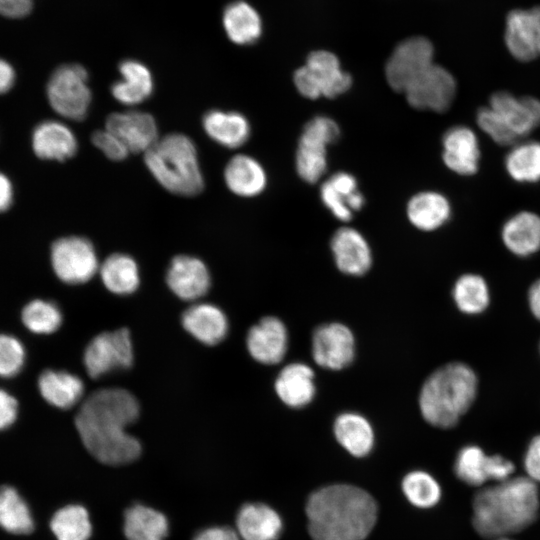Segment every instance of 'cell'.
<instances>
[{
    "instance_id": "cell-1",
    "label": "cell",
    "mask_w": 540,
    "mask_h": 540,
    "mask_svg": "<svg viewBox=\"0 0 540 540\" xmlns=\"http://www.w3.org/2000/svg\"><path fill=\"white\" fill-rule=\"evenodd\" d=\"M139 412V403L129 391L104 388L84 400L75 424L84 446L94 458L107 465H123L136 460L141 453L140 442L126 432Z\"/></svg>"
},
{
    "instance_id": "cell-2",
    "label": "cell",
    "mask_w": 540,
    "mask_h": 540,
    "mask_svg": "<svg viewBox=\"0 0 540 540\" xmlns=\"http://www.w3.org/2000/svg\"><path fill=\"white\" fill-rule=\"evenodd\" d=\"M306 515L314 540H364L376 523L377 505L361 488L336 484L309 496Z\"/></svg>"
},
{
    "instance_id": "cell-3",
    "label": "cell",
    "mask_w": 540,
    "mask_h": 540,
    "mask_svg": "<svg viewBox=\"0 0 540 540\" xmlns=\"http://www.w3.org/2000/svg\"><path fill=\"white\" fill-rule=\"evenodd\" d=\"M537 484L527 476L510 477L481 489L473 501V526L483 537H506L535 520Z\"/></svg>"
},
{
    "instance_id": "cell-4",
    "label": "cell",
    "mask_w": 540,
    "mask_h": 540,
    "mask_svg": "<svg viewBox=\"0 0 540 540\" xmlns=\"http://www.w3.org/2000/svg\"><path fill=\"white\" fill-rule=\"evenodd\" d=\"M477 385V376L468 365L452 362L441 366L421 387L419 408L422 417L434 427H454L473 404Z\"/></svg>"
},
{
    "instance_id": "cell-5",
    "label": "cell",
    "mask_w": 540,
    "mask_h": 540,
    "mask_svg": "<svg viewBox=\"0 0 540 540\" xmlns=\"http://www.w3.org/2000/svg\"><path fill=\"white\" fill-rule=\"evenodd\" d=\"M144 162L160 185L173 194L195 196L204 188L196 146L184 134L159 138L144 153Z\"/></svg>"
},
{
    "instance_id": "cell-6",
    "label": "cell",
    "mask_w": 540,
    "mask_h": 540,
    "mask_svg": "<svg viewBox=\"0 0 540 540\" xmlns=\"http://www.w3.org/2000/svg\"><path fill=\"white\" fill-rule=\"evenodd\" d=\"M293 81L298 92L308 99L335 98L352 85L351 76L342 70L336 55L325 50L310 53L305 65L295 71Z\"/></svg>"
},
{
    "instance_id": "cell-7",
    "label": "cell",
    "mask_w": 540,
    "mask_h": 540,
    "mask_svg": "<svg viewBox=\"0 0 540 540\" xmlns=\"http://www.w3.org/2000/svg\"><path fill=\"white\" fill-rule=\"evenodd\" d=\"M46 93L50 106L60 116L74 121L87 116L92 94L83 66L65 64L58 67L47 83Z\"/></svg>"
},
{
    "instance_id": "cell-8",
    "label": "cell",
    "mask_w": 540,
    "mask_h": 540,
    "mask_svg": "<svg viewBox=\"0 0 540 540\" xmlns=\"http://www.w3.org/2000/svg\"><path fill=\"white\" fill-rule=\"evenodd\" d=\"M340 134L337 123L326 116H316L303 128L296 152V170L308 183L317 182L327 168L326 148Z\"/></svg>"
},
{
    "instance_id": "cell-9",
    "label": "cell",
    "mask_w": 540,
    "mask_h": 540,
    "mask_svg": "<svg viewBox=\"0 0 540 540\" xmlns=\"http://www.w3.org/2000/svg\"><path fill=\"white\" fill-rule=\"evenodd\" d=\"M51 263L57 277L69 284L84 283L99 269L93 244L80 236L56 240L51 246Z\"/></svg>"
},
{
    "instance_id": "cell-10",
    "label": "cell",
    "mask_w": 540,
    "mask_h": 540,
    "mask_svg": "<svg viewBox=\"0 0 540 540\" xmlns=\"http://www.w3.org/2000/svg\"><path fill=\"white\" fill-rule=\"evenodd\" d=\"M132 363V342L126 328L98 334L89 342L84 352V365L91 378L127 369Z\"/></svg>"
},
{
    "instance_id": "cell-11",
    "label": "cell",
    "mask_w": 540,
    "mask_h": 540,
    "mask_svg": "<svg viewBox=\"0 0 540 540\" xmlns=\"http://www.w3.org/2000/svg\"><path fill=\"white\" fill-rule=\"evenodd\" d=\"M434 49L424 37H412L396 46L385 66L389 86L404 93L408 86L433 62Z\"/></svg>"
},
{
    "instance_id": "cell-12",
    "label": "cell",
    "mask_w": 540,
    "mask_h": 540,
    "mask_svg": "<svg viewBox=\"0 0 540 540\" xmlns=\"http://www.w3.org/2000/svg\"><path fill=\"white\" fill-rule=\"evenodd\" d=\"M409 105L419 110L444 112L456 94V81L444 67L433 63L404 92Z\"/></svg>"
},
{
    "instance_id": "cell-13",
    "label": "cell",
    "mask_w": 540,
    "mask_h": 540,
    "mask_svg": "<svg viewBox=\"0 0 540 540\" xmlns=\"http://www.w3.org/2000/svg\"><path fill=\"white\" fill-rule=\"evenodd\" d=\"M312 357L325 369L341 370L350 365L355 356V338L342 323L319 326L312 336Z\"/></svg>"
},
{
    "instance_id": "cell-14",
    "label": "cell",
    "mask_w": 540,
    "mask_h": 540,
    "mask_svg": "<svg viewBox=\"0 0 540 540\" xmlns=\"http://www.w3.org/2000/svg\"><path fill=\"white\" fill-rule=\"evenodd\" d=\"M454 471L464 483L482 486L488 481L497 483L509 479L514 472V465L500 455L489 456L480 447L468 445L459 451Z\"/></svg>"
},
{
    "instance_id": "cell-15",
    "label": "cell",
    "mask_w": 540,
    "mask_h": 540,
    "mask_svg": "<svg viewBox=\"0 0 540 540\" xmlns=\"http://www.w3.org/2000/svg\"><path fill=\"white\" fill-rule=\"evenodd\" d=\"M504 125L520 140L540 126V100L516 97L510 92L492 94L488 105Z\"/></svg>"
},
{
    "instance_id": "cell-16",
    "label": "cell",
    "mask_w": 540,
    "mask_h": 540,
    "mask_svg": "<svg viewBox=\"0 0 540 540\" xmlns=\"http://www.w3.org/2000/svg\"><path fill=\"white\" fill-rule=\"evenodd\" d=\"M105 128L115 134L129 152L145 153L158 137V127L153 116L139 110L115 112L106 119Z\"/></svg>"
},
{
    "instance_id": "cell-17",
    "label": "cell",
    "mask_w": 540,
    "mask_h": 540,
    "mask_svg": "<svg viewBox=\"0 0 540 540\" xmlns=\"http://www.w3.org/2000/svg\"><path fill=\"white\" fill-rule=\"evenodd\" d=\"M246 345L257 362L273 365L282 361L288 348L285 324L274 316H266L248 331Z\"/></svg>"
},
{
    "instance_id": "cell-18",
    "label": "cell",
    "mask_w": 540,
    "mask_h": 540,
    "mask_svg": "<svg viewBox=\"0 0 540 540\" xmlns=\"http://www.w3.org/2000/svg\"><path fill=\"white\" fill-rule=\"evenodd\" d=\"M166 282L179 298L193 301L207 293L211 281L209 271L200 259L178 255L168 266Z\"/></svg>"
},
{
    "instance_id": "cell-19",
    "label": "cell",
    "mask_w": 540,
    "mask_h": 540,
    "mask_svg": "<svg viewBox=\"0 0 540 540\" xmlns=\"http://www.w3.org/2000/svg\"><path fill=\"white\" fill-rule=\"evenodd\" d=\"M443 162L453 172L469 176L478 170L480 150L476 134L466 126H454L442 139Z\"/></svg>"
},
{
    "instance_id": "cell-20",
    "label": "cell",
    "mask_w": 540,
    "mask_h": 540,
    "mask_svg": "<svg viewBox=\"0 0 540 540\" xmlns=\"http://www.w3.org/2000/svg\"><path fill=\"white\" fill-rule=\"evenodd\" d=\"M331 249L337 268L344 274L360 276L371 267V249L363 235L351 227H342L334 233Z\"/></svg>"
},
{
    "instance_id": "cell-21",
    "label": "cell",
    "mask_w": 540,
    "mask_h": 540,
    "mask_svg": "<svg viewBox=\"0 0 540 540\" xmlns=\"http://www.w3.org/2000/svg\"><path fill=\"white\" fill-rule=\"evenodd\" d=\"M77 147L73 131L56 120L41 122L32 133V149L41 159L67 160L75 155Z\"/></svg>"
},
{
    "instance_id": "cell-22",
    "label": "cell",
    "mask_w": 540,
    "mask_h": 540,
    "mask_svg": "<svg viewBox=\"0 0 540 540\" xmlns=\"http://www.w3.org/2000/svg\"><path fill=\"white\" fill-rule=\"evenodd\" d=\"M323 204L341 221H349L354 211L362 208L364 197L357 189L354 176L337 172L326 180L320 189Z\"/></svg>"
},
{
    "instance_id": "cell-23",
    "label": "cell",
    "mask_w": 540,
    "mask_h": 540,
    "mask_svg": "<svg viewBox=\"0 0 540 540\" xmlns=\"http://www.w3.org/2000/svg\"><path fill=\"white\" fill-rule=\"evenodd\" d=\"M274 387L277 396L285 405L302 408L315 396L314 371L305 363H290L280 371Z\"/></svg>"
},
{
    "instance_id": "cell-24",
    "label": "cell",
    "mask_w": 540,
    "mask_h": 540,
    "mask_svg": "<svg viewBox=\"0 0 540 540\" xmlns=\"http://www.w3.org/2000/svg\"><path fill=\"white\" fill-rule=\"evenodd\" d=\"M182 325L194 338L207 345L222 341L228 332V321L223 311L209 303L190 306L182 315Z\"/></svg>"
},
{
    "instance_id": "cell-25",
    "label": "cell",
    "mask_w": 540,
    "mask_h": 540,
    "mask_svg": "<svg viewBox=\"0 0 540 540\" xmlns=\"http://www.w3.org/2000/svg\"><path fill=\"white\" fill-rule=\"evenodd\" d=\"M282 527L279 514L262 503L243 505L236 517V531L242 540H277Z\"/></svg>"
},
{
    "instance_id": "cell-26",
    "label": "cell",
    "mask_w": 540,
    "mask_h": 540,
    "mask_svg": "<svg viewBox=\"0 0 540 540\" xmlns=\"http://www.w3.org/2000/svg\"><path fill=\"white\" fill-rule=\"evenodd\" d=\"M121 79L113 83L111 93L121 104L138 105L153 92V78L149 69L139 61L124 60L119 65Z\"/></svg>"
},
{
    "instance_id": "cell-27",
    "label": "cell",
    "mask_w": 540,
    "mask_h": 540,
    "mask_svg": "<svg viewBox=\"0 0 540 540\" xmlns=\"http://www.w3.org/2000/svg\"><path fill=\"white\" fill-rule=\"evenodd\" d=\"M501 237L513 254L526 257L540 249V216L521 211L510 217L502 227Z\"/></svg>"
},
{
    "instance_id": "cell-28",
    "label": "cell",
    "mask_w": 540,
    "mask_h": 540,
    "mask_svg": "<svg viewBox=\"0 0 540 540\" xmlns=\"http://www.w3.org/2000/svg\"><path fill=\"white\" fill-rule=\"evenodd\" d=\"M224 180L229 190L242 197L259 195L267 185L262 165L244 154L235 155L229 160L224 169Z\"/></svg>"
},
{
    "instance_id": "cell-29",
    "label": "cell",
    "mask_w": 540,
    "mask_h": 540,
    "mask_svg": "<svg viewBox=\"0 0 540 540\" xmlns=\"http://www.w3.org/2000/svg\"><path fill=\"white\" fill-rule=\"evenodd\" d=\"M206 134L227 148L242 146L250 136V125L246 117L234 111L210 110L203 116Z\"/></svg>"
},
{
    "instance_id": "cell-30",
    "label": "cell",
    "mask_w": 540,
    "mask_h": 540,
    "mask_svg": "<svg viewBox=\"0 0 540 540\" xmlns=\"http://www.w3.org/2000/svg\"><path fill=\"white\" fill-rule=\"evenodd\" d=\"M450 215L449 201L435 191L420 192L407 204L408 219L419 230H436L448 221Z\"/></svg>"
},
{
    "instance_id": "cell-31",
    "label": "cell",
    "mask_w": 540,
    "mask_h": 540,
    "mask_svg": "<svg viewBox=\"0 0 540 540\" xmlns=\"http://www.w3.org/2000/svg\"><path fill=\"white\" fill-rule=\"evenodd\" d=\"M333 430L338 443L355 457L366 456L373 448V428L370 422L358 413L340 414L335 419Z\"/></svg>"
},
{
    "instance_id": "cell-32",
    "label": "cell",
    "mask_w": 540,
    "mask_h": 540,
    "mask_svg": "<svg viewBox=\"0 0 540 540\" xmlns=\"http://www.w3.org/2000/svg\"><path fill=\"white\" fill-rule=\"evenodd\" d=\"M42 397L51 405L68 409L82 398L84 384L82 380L66 371L46 370L38 379Z\"/></svg>"
},
{
    "instance_id": "cell-33",
    "label": "cell",
    "mask_w": 540,
    "mask_h": 540,
    "mask_svg": "<svg viewBox=\"0 0 540 540\" xmlns=\"http://www.w3.org/2000/svg\"><path fill=\"white\" fill-rule=\"evenodd\" d=\"M222 22L229 39L238 45L254 43L262 32L259 14L244 1L228 4L223 12Z\"/></svg>"
},
{
    "instance_id": "cell-34",
    "label": "cell",
    "mask_w": 540,
    "mask_h": 540,
    "mask_svg": "<svg viewBox=\"0 0 540 540\" xmlns=\"http://www.w3.org/2000/svg\"><path fill=\"white\" fill-rule=\"evenodd\" d=\"M169 531L166 516L148 506L135 504L124 515V534L128 540H165Z\"/></svg>"
},
{
    "instance_id": "cell-35",
    "label": "cell",
    "mask_w": 540,
    "mask_h": 540,
    "mask_svg": "<svg viewBox=\"0 0 540 540\" xmlns=\"http://www.w3.org/2000/svg\"><path fill=\"white\" fill-rule=\"evenodd\" d=\"M505 43L511 55L519 61H531L539 56L529 10L516 9L508 14Z\"/></svg>"
},
{
    "instance_id": "cell-36",
    "label": "cell",
    "mask_w": 540,
    "mask_h": 540,
    "mask_svg": "<svg viewBox=\"0 0 540 540\" xmlns=\"http://www.w3.org/2000/svg\"><path fill=\"white\" fill-rule=\"evenodd\" d=\"M99 270L103 284L112 293L118 295L131 294L139 286L138 265L127 254H111L103 261Z\"/></svg>"
},
{
    "instance_id": "cell-37",
    "label": "cell",
    "mask_w": 540,
    "mask_h": 540,
    "mask_svg": "<svg viewBox=\"0 0 540 540\" xmlns=\"http://www.w3.org/2000/svg\"><path fill=\"white\" fill-rule=\"evenodd\" d=\"M0 526L14 534H28L34 528L28 505L18 492L9 486L0 487Z\"/></svg>"
},
{
    "instance_id": "cell-38",
    "label": "cell",
    "mask_w": 540,
    "mask_h": 540,
    "mask_svg": "<svg viewBox=\"0 0 540 540\" xmlns=\"http://www.w3.org/2000/svg\"><path fill=\"white\" fill-rule=\"evenodd\" d=\"M508 174L518 182L540 180V143L525 141L514 144L505 158Z\"/></svg>"
},
{
    "instance_id": "cell-39",
    "label": "cell",
    "mask_w": 540,
    "mask_h": 540,
    "mask_svg": "<svg viewBox=\"0 0 540 540\" xmlns=\"http://www.w3.org/2000/svg\"><path fill=\"white\" fill-rule=\"evenodd\" d=\"M453 299L457 308L465 314L482 313L490 302L486 281L477 274L460 276L453 288Z\"/></svg>"
},
{
    "instance_id": "cell-40",
    "label": "cell",
    "mask_w": 540,
    "mask_h": 540,
    "mask_svg": "<svg viewBox=\"0 0 540 540\" xmlns=\"http://www.w3.org/2000/svg\"><path fill=\"white\" fill-rule=\"evenodd\" d=\"M50 527L57 540H88L92 525L87 510L81 505H68L52 517Z\"/></svg>"
},
{
    "instance_id": "cell-41",
    "label": "cell",
    "mask_w": 540,
    "mask_h": 540,
    "mask_svg": "<svg viewBox=\"0 0 540 540\" xmlns=\"http://www.w3.org/2000/svg\"><path fill=\"white\" fill-rule=\"evenodd\" d=\"M402 489L409 502L419 508L433 507L441 497L438 482L424 471L408 473L403 478Z\"/></svg>"
},
{
    "instance_id": "cell-42",
    "label": "cell",
    "mask_w": 540,
    "mask_h": 540,
    "mask_svg": "<svg viewBox=\"0 0 540 540\" xmlns=\"http://www.w3.org/2000/svg\"><path fill=\"white\" fill-rule=\"evenodd\" d=\"M22 321L34 333L49 334L60 327L62 314L53 302L37 299L24 307Z\"/></svg>"
},
{
    "instance_id": "cell-43",
    "label": "cell",
    "mask_w": 540,
    "mask_h": 540,
    "mask_svg": "<svg viewBox=\"0 0 540 540\" xmlns=\"http://www.w3.org/2000/svg\"><path fill=\"white\" fill-rule=\"evenodd\" d=\"M25 360V350L21 342L10 335H0V376L12 377L17 374Z\"/></svg>"
},
{
    "instance_id": "cell-44",
    "label": "cell",
    "mask_w": 540,
    "mask_h": 540,
    "mask_svg": "<svg viewBox=\"0 0 540 540\" xmlns=\"http://www.w3.org/2000/svg\"><path fill=\"white\" fill-rule=\"evenodd\" d=\"M476 119L480 129L497 144L508 146L519 141L489 106L481 107Z\"/></svg>"
},
{
    "instance_id": "cell-45",
    "label": "cell",
    "mask_w": 540,
    "mask_h": 540,
    "mask_svg": "<svg viewBox=\"0 0 540 540\" xmlns=\"http://www.w3.org/2000/svg\"><path fill=\"white\" fill-rule=\"evenodd\" d=\"M91 141L107 158L113 161L123 160L130 153L123 142L106 128L95 131Z\"/></svg>"
},
{
    "instance_id": "cell-46",
    "label": "cell",
    "mask_w": 540,
    "mask_h": 540,
    "mask_svg": "<svg viewBox=\"0 0 540 540\" xmlns=\"http://www.w3.org/2000/svg\"><path fill=\"white\" fill-rule=\"evenodd\" d=\"M524 468L529 479L540 483V435L534 437L527 447Z\"/></svg>"
},
{
    "instance_id": "cell-47",
    "label": "cell",
    "mask_w": 540,
    "mask_h": 540,
    "mask_svg": "<svg viewBox=\"0 0 540 540\" xmlns=\"http://www.w3.org/2000/svg\"><path fill=\"white\" fill-rule=\"evenodd\" d=\"M18 404L16 399L0 389V430L13 424L17 417Z\"/></svg>"
},
{
    "instance_id": "cell-48",
    "label": "cell",
    "mask_w": 540,
    "mask_h": 540,
    "mask_svg": "<svg viewBox=\"0 0 540 540\" xmlns=\"http://www.w3.org/2000/svg\"><path fill=\"white\" fill-rule=\"evenodd\" d=\"M32 8V0H0V15L8 18L25 17Z\"/></svg>"
},
{
    "instance_id": "cell-49",
    "label": "cell",
    "mask_w": 540,
    "mask_h": 540,
    "mask_svg": "<svg viewBox=\"0 0 540 540\" xmlns=\"http://www.w3.org/2000/svg\"><path fill=\"white\" fill-rule=\"evenodd\" d=\"M193 540H241L236 530L226 526H214L198 532Z\"/></svg>"
},
{
    "instance_id": "cell-50",
    "label": "cell",
    "mask_w": 540,
    "mask_h": 540,
    "mask_svg": "<svg viewBox=\"0 0 540 540\" xmlns=\"http://www.w3.org/2000/svg\"><path fill=\"white\" fill-rule=\"evenodd\" d=\"M13 195V186L10 179L0 172V213L10 208Z\"/></svg>"
},
{
    "instance_id": "cell-51",
    "label": "cell",
    "mask_w": 540,
    "mask_h": 540,
    "mask_svg": "<svg viewBox=\"0 0 540 540\" xmlns=\"http://www.w3.org/2000/svg\"><path fill=\"white\" fill-rule=\"evenodd\" d=\"M15 81V72L13 67L5 60L0 58V94L9 91Z\"/></svg>"
},
{
    "instance_id": "cell-52",
    "label": "cell",
    "mask_w": 540,
    "mask_h": 540,
    "mask_svg": "<svg viewBox=\"0 0 540 540\" xmlns=\"http://www.w3.org/2000/svg\"><path fill=\"white\" fill-rule=\"evenodd\" d=\"M528 303L532 314L540 320V279L531 285L528 292Z\"/></svg>"
},
{
    "instance_id": "cell-53",
    "label": "cell",
    "mask_w": 540,
    "mask_h": 540,
    "mask_svg": "<svg viewBox=\"0 0 540 540\" xmlns=\"http://www.w3.org/2000/svg\"><path fill=\"white\" fill-rule=\"evenodd\" d=\"M529 12L531 16L536 46H537L538 54L540 56V6L529 9Z\"/></svg>"
},
{
    "instance_id": "cell-54",
    "label": "cell",
    "mask_w": 540,
    "mask_h": 540,
    "mask_svg": "<svg viewBox=\"0 0 540 540\" xmlns=\"http://www.w3.org/2000/svg\"><path fill=\"white\" fill-rule=\"evenodd\" d=\"M492 540H511V539H508L506 537H497V538H492Z\"/></svg>"
}]
</instances>
